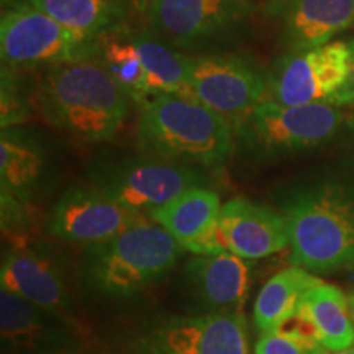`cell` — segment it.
I'll return each instance as SVG.
<instances>
[{"label": "cell", "instance_id": "6da1fadb", "mask_svg": "<svg viewBox=\"0 0 354 354\" xmlns=\"http://www.w3.org/2000/svg\"><path fill=\"white\" fill-rule=\"evenodd\" d=\"M130 100L94 57L50 66L33 95L44 120L86 143L115 138L127 120Z\"/></svg>", "mask_w": 354, "mask_h": 354}, {"label": "cell", "instance_id": "7a4b0ae2", "mask_svg": "<svg viewBox=\"0 0 354 354\" xmlns=\"http://www.w3.org/2000/svg\"><path fill=\"white\" fill-rule=\"evenodd\" d=\"M282 214L289 221L292 266L310 272L354 268V184L299 185L286 196Z\"/></svg>", "mask_w": 354, "mask_h": 354}, {"label": "cell", "instance_id": "3957f363", "mask_svg": "<svg viewBox=\"0 0 354 354\" xmlns=\"http://www.w3.org/2000/svg\"><path fill=\"white\" fill-rule=\"evenodd\" d=\"M136 143L141 153L177 165L214 169L234 151V128L183 94H158L141 105Z\"/></svg>", "mask_w": 354, "mask_h": 354}, {"label": "cell", "instance_id": "277c9868", "mask_svg": "<svg viewBox=\"0 0 354 354\" xmlns=\"http://www.w3.org/2000/svg\"><path fill=\"white\" fill-rule=\"evenodd\" d=\"M183 253L169 232L145 218L112 240L87 246L81 277L99 295L128 299L165 279Z\"/></svg>", "mask_w": 354, "mask_h": 354}, {"label": "cell", "instance_id": "5b68a950", "mask_svg": "<svg viewBox=\"0 0 354 354\" xmlns=\"http://www.w3.org/2000/svg\"><path fill=\"white\" fill-rule=\"evenodd\" d=\"M149 32L187 55L230 43L256 13L253 0H141Z\"/></svg>", "mask_w": 354, "mask_h": 354}, {"label": "cell", "instance_id": "8992f818", "mask_svg": "<svg viewBox=\"0 0 354 354\" xmlns=\"http://www.w3.org/2000/svg\"><path fill=\"white\" fill-rule=\"evenodd\" d=\"M343 122V107L328 102L286 105L264 99L234 128V136L254 156H282L330 143Z\"/></svg>", "mask_w": 354, "mask_h": 354}, {"label": "cell", "instance_id": "52a82bcc", "mask_svg": "<svg viewBox=\"0 0 354 354\" xmlns=\"http://www.w3.org/2000/svg\"><path fill=\"white\" fill-rule=\"evenodd\" d=\"M88 179L115 202L138 214H149L185 190L207 183L201 167L177 165L146 153L97 159L88 169Z\"/></svg>", "mask_w": 354, "mask_h": 354}, {"label": "cell", "instance_id": "ba28073f", "mask_svg": "<svg viewBox=\"0 0 354 354\" xmlns=\"http://www.w3.org/2000/svg\"><path fill=\"white\" fill-rule=\"evenodd\" d=\"M95 50L97 38L66 28L24 0L2 13L0 56L6 68H50L91 59Z\"/></svg>", "mask_w": 354, "mask_h": 354}, {"label": "cell", "instance_id": "9c48e42d", "mask_svg": "<svg viewBox=\"0 0 354 354\" xmlns=\"http://www.w3.org/2000/svg\"><path fill=\"white\" fill-rule=\"evenodd\" d=\"M354 59V38L289 51L268 76L269 99L286 105L328 102L346 82Z\"/></svg>", "mask_w": 354, "mask_h": 354}, {"label": "cell", "instance_id": "30bf717a", "mask_svg": "<svg viewBox=\"0 0 354 354\" xmlns=\"http://www.w3.org/2000/svg\"><path fill=\"white\" fill-rule=\"evenodd\" d=\"M268 94V77L236 55H192L189 95L236 128Z\"/></svg>", "mask_w": 354, "mask_h": 354}, {"label": "cell", "instance_id": "8fae6325", "mask_svg": "<svg viewBox=\"0 0 354 354\" xmlns=\"http://www.w3.org/2000/svg\"><path fill=\"white\" fill-rule=\"evenodd\" d=\"M135 348L146 354H250L245 313L207 312L161 322Z\"/></svg>", "mask_w": 354, "mask_h": 354}, {"label": "cell", "instance_id": "7c38bea8", "mask_svg": "<svg viewBox=\"0 0 354 354\" xmlns=\"http://www.w3.org/2000/svg\"><path fill=\"white\" fill-rule=\"evenodd\" d=\"M141 220L143 214L120 205L95 185H74L57 198L46 228L56 240L87 248L112 240Z\"/></svg>", "mask_w": 354, "mask_h": 354}, {"label": "cell", "instance_id": "4fadbf2b", "mask_svg": "<svg viewBox=\"0 0 354 354\" xmlns=\"http://www.w3.org/2000/svg\"><path fill=\"white\" fill-rule=\"evenodd\" d=\"M0 333L8 354H81L73 318L0 290Z\"/></svg>", "mask_w": 354, "mask_h": 354}, {"label": "cell", "instance_id": "5bb4252c", "mask_svg": "<svg viewBox=\"0 0 354 354\" xmlns=\"http://www.w3.org/2000/svg\"><path fill=\"white\" fill-rule=\"evenodd\" d=\"M264 13L289 51L322 46L354 26V0H268Z\"/></svg>", "mask_w": 354, "mask_h": 354}, {"label": "cell", "instance_id": "9a60e30c", "mask_svg": "<svg viewBox=\"0 0 354 354\" xmlns=\"http://www.w3.org/2000/svg\"><path fill=\"white\" fill-rule=\"evenodd\" d=\"M220 236L228 253L248 261L268 258L290 246L286 215L243 197L221 207Z\"/></svg>", "mask_w": 354, "mask_h": 354}, {"label": "cell", "instance_id": "2e32d148", "mask_svg": "<svg viewBox=\"0 0 354 354\" xmlns=\"http://www.w3.org/2000/svg\"><path fill=\"white\" fill-rule=\"evenodd\" d=\"M220 196L205 185L192 187L149 212V220L169 232L184 251L196 256L228 253L220 236Z\"/></svg>", "mask_w": 354, "mask_h": 354}, {"label": "cell", "instance_id": "e0dca14e", "mask_svg": "<svg viewBox=\"0 0 354 354\" xmlns=\"http://www.w3.org/2000/svg\"><path fill=\"white\" fill-rule=\"evenodd\" d=\"M0 284L10 294L69 317L71 295L57 261L38 248L19 241L3 254Z\"/></svg>", "mask_w": 354, "mask_h": 354}, {"label": "cell", "instance_id": "ac0fdd59", "mask_svg": "<svg viewBox=\"0 0 354 354\" xmlns=\"http://www.w3.org/2000/svg\"><path fill=\"white\" fill-rule=\"evenodd\" d=\"M185 277L205 310L243 313L251 282L248 259L233 253L196 256L185 266Z\"/></svg>", "mask_w": 354, "mask_h": 354}, {"label": "cell", "instance_id": "d6986e66", "mask_svg": "<svg viewBox=\"0 0 354 354\" xmlns=\"http://www.w3.org/2000/svg\"><path fill=\"white\" fill-rule=\"evenodd\" d=\"M48 151L38 135L20 127L3 128L0 135L2 192L32 203L46 183Z\"/></svg>", "mask_w": 354, "mask_h": 354}, {"label": "cell", "instance_id": "ffe728a7", "mask_svg": "<svg viewBox=\"0 0 354 354\" xmlns=\"http://www.w3.org/2000/svg\"><path fill=\"white\" fill-rule=\"evenodd\" d=\"M299 315L312 326L320 343L330 351L354 346L351 305L338 286L320 279L304 294Z\"/></svg>", "mask_w": 354, "mask_h": 354}, {"label": "cell", "instance_id": "44dd1931", "mask_svg": "<svg viewBox=\"0 0 354 354\" xmlns=\"http://www.w3.org/2000/svg\"><path fill=\"white\" fill-rule=\"evenodd\" d=\"M125 32L141 57L151 99L158 94L189 95L192 55L176 50L148 28L125 30Z\"/></svg>", "mask_w": 354, "mask_h": 354}, {"label": "cell", "instance_id": "7402d4cb", "mask_svg": "<svg viewBox=\"0 0 354 354\" xmlns=\"http://www.w3.org/2000/svg\"><path fill=\"white\" fill-rule=\"evenodd\" d=\"M318 281L317 276L297 266L274 274L254 302L253 320L259 333H272L286 326L299 313L305 292Z\"/></svg>", "mask_w": 354, "mask_h": 354}, {"label": "cell", "instance_id": "603a6c76", "mask_svg": "<svg viewBox=\"0 0 354 354\" xmlns=\"http://www.w3.org/2000/svg\"><path fill=\"white\" fill-rule=\"evenodd\" d=\"M57 24L91 38L123 28L130 0H24Z\"/></svg>", "mask_w": 354, "mask_h": 354}, {"label": "cell", "instance_id": "cb8c5ba5", "mask_svg": "<svg viewBox=\"0 0 354 354\" xmlns=\"http://www.w3.org/2000/svg\"><path fill=\"white\" fill-rule=\"evenodd\" d=\"M94 59L107 69L113 81L133 102L145 105L151 99L143 63L135 44L127 37L125 28L113 30L97 38Z\"/></svg>", "mask_w": 354, "mask_h": 354}, {"label": "cell", "instance_id": "d4e9b609", "mask_svg": "<svg viewBox=\"0 0 354 354\" xmlns=\"http://www.w3.org/2000/svg\"><path fill=\"white\" fill-rule=\"evenodd\" d=\"M326 348L320 343L312 326L302 317L292 320L272 333H261L254 354H323Z\"/></svg>", "mask_w": 354, "mask_h": 354}, {"label": "cell", "instance_id": "484cf974", "mask_svg": "<svg viewBox=\"0 0 354 354\" xmlns=\"http://www.w3.org/2000/svg\"><path fill=\"white\" fill-rule=\"evenodd\" d=\"M30 105L24 100L20 82H15L12 68H2V130L19 127L28 117Z\"/></svg>", "mask_w": 354, "mask_h": 354}, {"label": "cell", "instance_id": "4316f807", "mask_svg": "<svg viewBox=\"0 0 354 354\" xmlns=\"http://www.w3.org/2000/svg\"><path fill=\"white\" fill-rule=\"evenodd\" d=\"M328 104H333L336 107H346V105L354 104V59L346 82L343 84V87L339 88L333 97H331Z\"/></svg>", "mask_w": 354, "mask_h": 354}, {"label": "cell", "instance_id": "83f0119b", "mask_svg": "<svg viewBox=\"0 0 354 354\" xmlns=\"http://www.w3.org/2000/svg\"><path fill=\"white\" fill-rule=\"evenodd\" d=\"M82 354H146L143 351H140V349L133 348L130 353H118V351H94V353H82Z\"/></svg>", "mask_w": 354, "mask_h": 354}, {"label": "cell", "instance_id": "f1b7e54d", "mask_svg": "<svg viewBox=\"0 0 354 354\" xmlns=\"http://www.w3.org/2000/svg\"><path fill=\"white\" fill-rule=\"evenodd\" d=\"M323 354H354V346L348 349H339V351H330V349H326Z\"/></svg>", "mask_w": 354, "mask_h": 354}, {"label": "cell", "instance_id": "f546056e", "mask_svg": "<svg viewBox=\"0 0 354 354\" xmlns=\"http://www.w3.org/2000/svg\"><path fill=\"white\" fill-rule=\"evenodd\" d=\"M349 305H351V315L354 322V295H349Z\"/></svg>", "mask_w": 354, "mask_h": 354}]
</instances>
